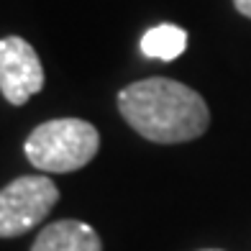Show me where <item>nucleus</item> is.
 I'll return each instance as SVG.
<instances>
[{"mask_svg":"<svg viewBox=\"0 0 251 251\" xmlns=\"http://www.w3.org/2000/svg\"><path fill=\"white\" fill-rule=\"evenodd\" d=\"M0 90L10 105H26L44 90L41 59L36 49L21 36L0 39Z\"/></svg>","mask_w":251,"mask_h":251,"instance_id":"nucleus-4","label":"nucleus"},{"mask_svg":"<svg viewBox=\"0 0 251 251\" xmlns=\"http://www.w3.org/2000/svg\"><path fill=\"white\" fill-rule=\"evenodd\" d=\"M187 49V31L175 24H159L141 36V54L159 62H175Z\"/></svg>","mask_w":251,"mask_h":251,"instance_id":"nucleus-6","label":"nucleus"},{"mask_svg":"<svg viewBox=\"0 0 251 251\" xmlns=\"http://www.w3.org/2000/svg\"><path fill=\"white\" fill-rule=\"evenodd\" d=\"M31 251H102L100 236L90 223L77 218L54 221L41 228Z\"/></svg>","mask_w":251,"mask_h":251,"instance_id":"nucleus-5","label":"nucleus"},{"mask_svg":"<svg viewBox=\"0 0 251 251\" xmlns=\"http://www.w3.org/2000/svg\"><path fill=\"white\" fill-rule=\"evenodd\" d=\"M100 149V133L82 118H54L39 123L28 133L24 151L28 162L49 175H64L82 169Z\"/></svg>","mask_w":251,"mask_h":251,"instance_id":"nucleus-2","label":"nucleus"},{"mask_svg":"<svg viewBox=\"0 0 251 251\" xmlns=\"http://www.w3.org/2000/svg\"><path fill=\"white\" fill-rule=\"evenodd\" d=\"M118 110L136 133L154 144H185L210 126L202 95L169 77H146L126 85L118 93Z\"/></svg>","mask_w":251,"mask_h":251,"instance_id":"nucleus-1","label":"nucleus"},{"mask_svg":"<svg viewBox=\"0 0 251 251\" xmlns=\"http://www.w3.org/2000/svg\"><path fill=\"white\" fill-rule=\"evenodd\" d=\"M59 200V187L47 175H26L0 192V236L18 238L36 228Z\"/></svg>","mask_w":251,"mask_h":251,"instance_id":"nucleus-3","label":"nucleus"},{"mask_svg":"<svg viewBox=\"0 0 251 251\" xmlns=\"http://www.w3.org/2000/svg\"><path fill=\"white\" fill-rule=\"evenodd\" d=\"M233 5H236V10H238L241 16L251 18V0H233Z\"/></svg>","mask_w":251,"mask_h":251,"instance_id":"nucleus-7","label":"nucleus"},{"mask_svg":"<svg viewBox=\"0 0 251 251\" xmlns=\"http://www.w3.org/2000/svg\"><path fill=\"white\" fill-rule=\"evenodd\" d=\"M202 251H221V249H202Z\"/></svg>","mask_w":251,"mask_h":251,"instance_id":"nucleus-8","label":"nucleus"}]
</instances>
